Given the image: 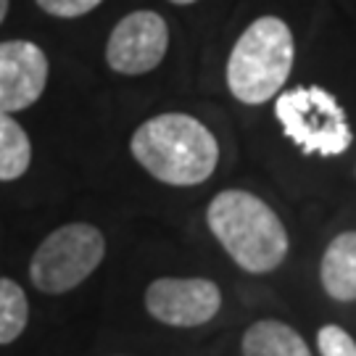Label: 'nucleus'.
Wrapping results in <instances>:
<instances>
[{"instance_id":"obj_11","label":"nucleus","mask_w":356,"mask_h":356,"mask_svg":"<svg viewBox=\"0 0 356 356\" xmlns=\"http://www.w3.org/2000/svg\"><path fill=\"white\" fill-rule=\"evenodd\" d=\"M32 161V143L11 114L0 111V182L19 179Z\"/></svg>"},{"instance_id":"obj_6","label":"nucleus","mask_w":356,"mask_h":356,"mask_svg":"<svg viewBox=\"0 0 356 356\" xmlns=\"http://www.w3.org/2000/svg\"><path fill=\"white\" fill-rule=\"evenodd\" d=\"M169 26L156 11L127 13L108 35L106 61L116 74H148L164 61Z\"/></svg>"},{"instance_id":"obj_9","label":"nucleus","mask_w":356,"mask_h":356,"mask_svg":"<svg viewBox=\"0 0 356 356\" xmlns=\"http://www.w3.org/2000/svg\"><path fill=\"white\" fill-rule=\"evenodd\" d=\"M319 277L330 298L341 304L356 301V229H348V232H341L338 238H332L322 256Z\"/></svg>"},{"instance_id":"obj_3","label":"nucleus","mask_w":356,"mask_h":356,"mask_svg":"<svg viewBox=\"0 0 356 356\" xmlns=\"http://www.w3.org/2000/svg\"><path fill=\"white\" fill-rule=\"evenodd\" d=\"M293 32L277 16H261L232 45L227 61V88L241 103L259 106L275 98L291 76Z\"/></svg>"},{"instance_id":"obj_10","label":"nucleus","mask_w":356,"mask_h":356,"mask_svg":"<svg viewBox=\"0 0 356 356\" xmlns=\"http://www.w3.org/2000/svg\"><path fill=\"white\" fill-rule=\"evenodd\" d=\"M241 348L243 356H312L304 338L277 319L254 322L243 335Z\"/></svg>"},{"instance_id":"obj_14","label":"nucleus","mask_w":356,"mask_h":356,"mask_svg":"<svg viewBox=\"0 0 356 356\" xmlns=\"http://www.w3.org/2000/svg\"><path fill=\"white\" fill-rule=\"evenodd\" d=\"M103 0H38V6L51 16L58 19H76V16H85L92 8H98Z\"/></svg>"},{"instance_id":"obj_15","label":"nucleus","mask_w":356,"mask_h":356,"mask_svg":"<svg viewBox=\"0 0 356 356\" xmlns=\"http://www.w3.org/2000/svg\"><path fill=\"white\" fill-rule=\"evenodd\" d=\"M8 3H11V0H0V24H3L6 13H8Z\"/></svg>"},{"instance_id":"obj_5","label":"nucleus","mask_w":356,"mask_h":356,"mask_svg":"<svg viewBox=\"0 0 356 356\" xmlns=\"http://www.w3.org/2000/svg\"><path fill=\"white\" fill-rule=\"evenodd\" d=\"M103 254L106 241L101 229L85 222H72L53 229L40 243L29 261V280L38 291L51 296L74 291L79 282H85L98 269Z\"/></svg>"},{"instance_id":"obj_16","label":"nucleus","mask_w":356,"mask_h":356,"mask_svg":"<svg viewBox=\"0 0 356 356\" xmlns=\"http://www.w3.org/2000/svg\"><path fill=\"white\" fill-rule=\"evenodd\" d=\"M169 3H175V6H191L195 0H169Z\"/></svg>"},{"instance_id":"obj_8","label":"nucleus","mask_w":356,"mask_h":356,"mask_svg":"<svg viewBox=\"0 0 356 356\" xmlns=\"http://www.w3.org/2000/svg\"><path fill=\"white\" fill-rule=\"evenodd\" d=\"M48 56L29 40L0 42V111L16 114L40 101L48 85Z\"/></svg>"},{"instance_id":"obj_7","label":"nucleus","mask_w":356,"mask_h":356,"mask_svg":"<svg viewBox=\"0 0 356 356\" xmlns=\"http://www.w3.org/2000/svg\"><path fill=\"white\" fill-rule=\"evenodd\" d=\"M145 309L172 327H198L219 314L222 293L204 277H161L148 285Z\"/></svg>"},{"instance_id":"obj_1","label":"nucleus","mask_w":356,"mask_h":356,"mask_svg":"<svg viewBox=\"0 0 356 356\" xmlns=\"http://www.w3.org/2000/svg\"><path fill=\"white\" fill-rule=\"evenodd\" d=\"M129 151L138 164L166 185H198L214 175L219 143L191 114H159L135 129Z\"/></svg>"},{"instance_id":"obj_4","label":"nucleus","mask_w":356,"mask_h":356,"mask_svg":"<svg viewBox=\"0 0 356 356\" xmlns=\"http://www.w3.org/2000/svg\"><path fill=\"white\" fill-rule=\"evenodd\" d=\"M275 116L285 138L306 156H341L354 140L343 106L325 88H293L277 95Z\"/></svg>"},{"instance_id":"obj_2","label":"nucleus","mask_w":356,"mask_h":356,"mask_svg":"<svg viewBox=\"0 0 356 356\" xmlns=\"http://www.w3.org/2000/svg\"><path fill=\"white\" fill-rule=\"evenodd\" d=\"M206 222L229 259L245 272L267 275L285 261V225L254 193L222 191L209 204Z\"/></svg>"},{"instance_id":"obj_12","label":"nucleus","mask_w":356,"mask_h":356,"mask_svg":"<svg viewBox=\"0 0 356 356\" xmlns=\"http://www.w3.org/2000/svg\"><path fill=\"white\" fill-rule=\"evenodd\" d=\"M29 319V301L22 285L8 277H0V346L13 343L26 327Z\"/></svg>"},{"instance_id":"obj_13","label":"nucleus","mask_w":356,"mask_h":356,"mask_svg":"<svg viewBox=\"0 0 356 356\" xmlns=\"http://www.w3.org/2000/svg\"><path fill=\"white\" fill-rule=\"evenodd\" d=\"M317 346L322 356H356V341L338 325L319 327Z\"/></svg>"}]
</instances>
